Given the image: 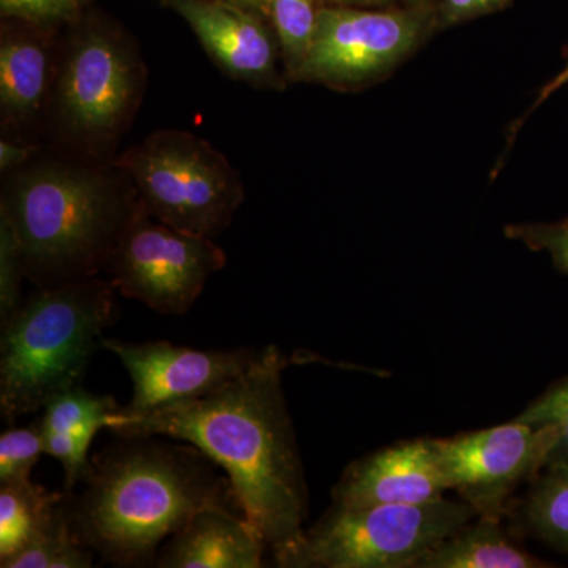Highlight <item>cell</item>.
Returning a JSON list of instances; mask_svg holds the SVG:
<instances>
[{
	"instance_id": "cell-20",
	"label": "cell",
	"mask_w": 568,
	"mask_h": 568,
	"mask_svg": "<svg viewBox=\"0 0 568 568\" xmlns=\"http://www.w3.org/2000/svg\"><path fill=\"white\" fill-rule=\"evenodd\" d=\"M93 551L82 545L71 529L65 511V497L55 517L21 548L0 562L2 568H89Z\"/></svg>"
},
{
	"instance_id": "cell-5",
	"label": "cell",
	"mask_w": 568,
	"mask_h": 568,
	"mask_svg": "<svg viewBox=\"0 0 568 568\" xmlns=\"http://www.w3.org/2000/svg\"><path fill=\"white\" fill-rule=\"evenodd\" d=\"M47 115L52 132L81 159L111 162L145 91L136 44L102 18L84 14L69 26Z\"/></svg>"
},
{
	"instance_id": "cell-17",
	"label": "cell",
	"mask_w": 568,
	"mask_h": 568,
	"mask_svg": "<svg viewBox=\"0 0 568 568\" xmlns=\"http://www.w3.org/2000/svg\"><path fill=\"white\" fill-rule=\"evenodd\" d=\"M507 517L517 532L568 555V466L545 467Z\"/></svg>"
},
{
	"instance_id": "cell-19",
	"label": "cell",
	"mask_w": 568,
	"mask_h": 568,
	"mask_svg": "<svg viewBox=\"0 0 568 568\" xmlns=\"http://www.w3.org/2000/svg\"><path fill=\"white\" fill-rule=\"evenodd\" d=\"M43 409L41 432L69 437L82 454L89 455L93 436L110 426L121 406L114 396L95 395L78 386L55 395Z\"/></svg>"
},
{
	"instance_id": "cell-2",
	"label": "cell",
	"mask_w": 568,
	"mask_h": 568,
	"mask_svg": "<svg viewBox=\"0 0 568 568\" xmlns=\"http://www.w3.org/2000/svg\"><path fill=\"white\" fill-rule=\"evenodd\" d=\"M216 467L192 444L121 437L92 459L84 491L65 496L71 529L106 562L152 566L164 541L204 508L242 511Z\"/></svg>"
},
{
	"instance_id": "cell-21",
	"label": "cell",
	"mask_w": 568,
	"mask_h": 568,
	"mask_svg": "<svg viewBox=\"0 0 568 568\" xmlns=\"http://www.w3.org/2000/svg\"><path fill=\"white\" fill-rule=\"evenodd\" d=\"M317 0H272L271 24L287 81H301L317 26Z\"/></svg>"
},
{
	"instance_id": "cell-23",
	"label": "cell",
	"mask_w": 568,
	"mask_h": 568,
	"mask_svg": "<svg viewBox=\"0 0 568 568\" xmlns=\"http://www.w3.org/2000/svg\"><path fill=\"white\" fill-rule=\"evenodd\" d=\"M517 420L556 429V446L549 454L547 467L568 466V376L552 384L517 417Z\"/></svg>"
},
{
	"instance_id": "cell-13",
	"label": "cell",
	"mask_w": 568,
	"mask_h": 568,
	"mask_svg": "<svg viewBox=\"0 0 568 568\" xmlns=\"http://www.w3.org/2000/svg\"><path fill=\"white\" fill-rule=\"evenodd\" d=\"M448 491L432 437L373 452L346 467L332 489L342 507L409 506L443 499Z\"/></svg>"
},
{
	"instance_id": "cell-10",
	"label": "cell",
	"mask_w": 568,
	"mask_h": 568,
	"mask_svg": "<svg viewBox=\"0 0 568 568\" xmlns=\"http://www.w3.org/2000/svg\"><path fill=\"white\" fill-rule=\"evenodd\" d=\"M556 439L551 426L515 418L433 444L448 491L476 508L477 517L504 519L517 488L529 485L547 467Z\"/></svg>"
},
{
	"instance_id": "cell-22",
	"label": "cell",
	"mask_w": 568,
	"mask_h": 568,
	"mask_svg": "<svg viewBox=\"0 0 568 568\" xmlns=\"http://www.w3.org/2000/svg\"><path fill=\"white\" fill-rule=\"evenodd\" d=\"M44 454L41 422L10 428L0 436V485L32 480V470Z\"/></svg>"
},
{
	"instance_id": "cell-11",
	"label": "cell",
	"mask_w": 568,
	"mask_h": 568,
	"mask_svg": "<svg viewBox=\"0 0 568 568\" xmlns=\"http://www.w3.org/2000/svg\"><path fill=\"white\" fill-rule=\"evenodd\" d=\"M103 347L121 361L132 379V399L119 413L123 417L145 416L200 398L245 373L263 351H201L170 342L125 343L106 338Z\"/></svg>"
},
{
	"instance_id": "cell-15",
	"label": "cell",
	"mask_w": 568,
	"mask_h": 568,
	"mask_svg": "<svg viewBox=\"0 0 568 568\" xmlns=\"http://www.w3.org/2000/svg\"><path fill=\"white\" fill-rule=\"evenodd\" d=\"M267 544L242 511L209 507L194 515L164 541L156 556L160 568L263 567Z\"/></svg>"
},
{
	"instance_id": "cell-7",
	"label": "cell",
	"mask_w": 568,
	"mask_h": 568,
	"mask_svg": "<svg viewBox=\"0 0 568 568\" xmlns=\"http://www.w3.org/2000/svg\"><path fill=\"white\" fill-rule=\"evenodd\" d=\"M144 211L174 230L215 239L245 201L241 174L211 142L160 130L114 156Z\"/></svg>"
},
{
	"instance_id": "cell-8",
	"label": "cell",
	"mask_w": 568,
	"mask_h": 568,
	"mask_svg": "<svg viewBox=\"0 0 568 568\" xmlns=\"http://www.w3.org/2000/svg\"><path fill=\"white\" fill-rule=\"evenodd\" d=\"M226 261L213 239L174 230L152 219L141 205L108 272L126 298L160 315H185Z\"/></svg>"
},
{
	"instance_id": "cell-27",
	"label": "cell",
	"mask_w": 568,
	"mask_h": 568,
	"mask_svg": "<svg viewBox=\"0 0 568 568\" xmlns=\"http://www.w3.org/2000/svg\"><path fill=\"white\" fill-rule=\"evenodd\" d=\"M514 0H443L439 20L443 26L458 24L506 9Z\"/></svg>"
},
{
	"instance_id": "cell-3",
	"label": "cell",
	"mask_w": 568,
	"mask_h": 568,
	"mask_svg": "<svg viewBox=\"0 0 568 568\" xmlns=\"http://www.w3.org/2000/svg\"><path fill=\"white\" fill-rule=\"evenodd\" d=\"M140 207L133 182L112 160L81 156L13 171L0 201L20 239L26 278L37 287L108 272Z\"/></svg>"
},
{
	"instance_id": "cell-26",
	"label": "cell",
	"mask_w": 568,
	"mask_h": 568,
	"mask_svg": "<svg viewBox=\"0 0 568 568\" xmlns=\"http://www.w3.org/2000/svg\"><path fill=\"white\" fill-rule=\"evenodd\" d=\"M504 234L532 252L549 254L555 267L568 275V219L555 223L508 224Z\"/></svg>"
},
{
	"instance_id": "cell-18",
	"label": "cell",
	"mask_w": 568,
	"mask_h": 568,
	"mask_svg": "<svg viewBox=\"0 0 568 568\" xmlns=\"http://www.w3.org/2000/svg\"><path fill=\"white\" fill-rule=\"evenodd\" d=\"M63 497L32 480L0 485V562L17 555L55 517Z\"/></svg>"
},
{
	"instance_id": "cell-28",
	"label": "cell",
	"mask_w": 568,
	"mask_h": 568,
	"mask_svg": "<svg viewBox=\"0 0 568 568\" xmlns=\"http://www.w3.org/2000/svg\"><path fill=\"white\" fill-rule=\"evenodd\" d=\"M40 148L28 142L6 140L0 141V171L13 173L28 166L39 155Z\"/></svg>"
},
{
	"instance_id": "cell-9",
	"label": "cell",
	"mask_w": 568,
	"mask_h": 568,
	"mask_svg": "<svg viewBox=\"0 0 568 568\" xmlns=\"http://www.w3.org/2000/svg\"><path fill=\"white\" fill-rule=\"evenodd\" d=\"M435 26L424 6L405 10L321 6L312 51L301 81L347 91L384 77Z\"/></svg>"
},
{
	"instance_id": "cell-25",
	"label": "cell",
	"mask_w": 568,
	"mask_h": 568,
	"mask_svg": "<svg viewBox=\"0 0 568 568\" xmlns=\"http://www.w3.org/2000/svg\"><path fill=\"white\" fill-rule=\"evenodd\" d=\"M93 0H0L3 20L59 29L84 17Z\"/></svg>"
},
{
	"instance_id": "cell-30",
	"label": "cell",
	"mask_w": 568,
	"mask_h": 568,
	"mask_svg": "<svg viewBox=\"0 0 568 568\" xmlns=\"http://www.w3.org/2000/svg\"><path fill=\"white\" fill-rule=\"evenodd\" d=\"M223 2L233 3V6L253 11L257 17L271 22L272 0H223Z\"/></svg>"
},
{
	"instance_id": "cell-1",
	"label": "cell",
	"mask_w": 568,
	"mask_h": 568,
	"mask_svg": "<svg viewBox=\"0 0 568 568\" xmlns=\"http://www.w3.org/2000/svg\"><path fill=\"white\" fill-rule=\"evenodd\" d=\"M291 358L276 346L241 376L192 402L140 417L112 416L121 437L166 436L200 448L230 478L239 507L268 551L286 547L304 530L308 488L282 373Z\"/></svg>"
},
{
	"instance_id": "cell-12",
	"label": "cell",
	"mask_w": 568,
	"mask_h": 568,
	"mask_svg": "<svg viewBox=\"0 0 568 568\" xmlns=\"http://www.w3.org/2000/svg\"><path fill=\"white\" fill-rule=\"evenodd\" d=\"M192 28L205 52L235 81L257 89L286 88L271 22L223 0H162Z\"/></svg>"
},
{
	"instance_id": "cell-32",
	"label": "cell",
	"mask_w": 568,
	"mask_h": 568,
	"mask_svg": "<svg viewBox=\"0 0 568 568\" xmlns=\"http://www.w3.org/2000/svg\"><path fill=\"white\" fill-rule=\"evenodd\" d=\"M416 2H422V0H416Z\"/></svg>"
},
{
	"instance_id": "cell-31",
	"label": "cell",
	"mask_w": 568,
	"mask_h": 568,
	"mask_svg": "<svg viewBox=\"0 0 568 568\" xmlns=\"http://www.w3.org/2000/svg\"><path fill=\"white\" fill-rule=\"evenodd\" d=\"M320 6L331 7H361V9H377L386 7L392 0H317Z\"/></svg>"
},
{
	"instance_id": "cell-14",
	"label": "cell",
	"mask_w": 568,
	"mask_h": 568,
	"mask_svg": "<svg viewBox=\"0 0 568 568\" xmlns=\"http://www.w3.org/2000/svg\"><path fill=\"white\" fill-rule=\"evenodd\" d=\"M58 29L7 20L0 37V115L2 129L32 130L47 115L58 77Z\"/></svg>"
},
{
	"instance_id": "cell-16",
	"label": "cell",
	"mask_w": 568,
	"mask_h": 568,
	"mask_svg": "<svg viewBox=\"0 0 568 568\" xmlns=\"http://www.w3.org/2000/svg\"><path fill=\"white\" fill-rule=\"evenodd\" d=\"M547 560L536 558L515 541L503 519L476 517L436 544L418 560L416 568H544Z\"/></svg>"
},
{
	"instance_id": "cell-6",
	"label": "cell",
	"mask_w": 568,
	"mask_h": 568,
	"mask_svg": "<svg viewBox=\"0 0 568 568\" xmlns=\"http://www.w3.org/2000/svg\"><path fill=\"white\" fill-rule=\"evenodd\" d=\"M477 517L463 499L332 507L274 560L282 568H416L436 544Z\"/></svg>"
},
{
	"instance_id": "cell-24",
	"label": "cell",
	"mask_w": 568,
	"mask_h": 568,
	"mask_svg": "<svg viewBox=\"0 0 568 568\" xmlns=\"http://www.w3.org/2000/svg\"><path fill=\"white\" fill-rule=\"evenodd\" d=\"M26 278L20 239L6 212L0 211V327L21 308V283Z\"/></svg>"
},
{
	"instance_id": "cell-29",
	"label": "cell",
	"mask_w": 568,
	"mask_h": 568,
	"mask_svg": "<svg viewBox=\"0 0 568 568\" xmlns=\"http://www.w3.org/2000/svg\"><path fill=\"white\" fill-rule=\"evenodd\" d=\"M568 84V61L566 69L560 71L559 74H556L555 78H552L551 81L548 82L547 85H545L544 89H541L540 93H538V99L536 100V103L532 104V108L528 112H526L525 118L519 119L517 123H515L514 129H511V136H515V133L518 132L519 126L525 123L526 118L530 115V112L536 111L538 106H540L541 103L545 102V100H548L549 97L552 95V93H556L559 91L560 88H564V85Z\"/></svg>"
},
{
	"instance_id": "cell-4",
	"label": "cell",
	"mask_w": 568,
	"mask_h": 568,
	"mask_svg": "<svg viewBox=\"0 0 568 568\" xmlns=\"http://www.w3.org/2000/svg\"><path fill=\"white\" fill-rule=\"evenodd\" d=\"M112 280L39 287L2 325L0 410L10 424L43 409L55 395L82 386L115 306Z\"/></svg>"
}]
</instances>
